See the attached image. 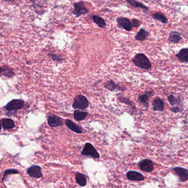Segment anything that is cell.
<instances>
[{
    "instance_id": "1",
    "label": "cell",
    "mask_w": 188,
    "mask_h": 188,
    "mask_svg": "<svg viewBox=\"0 0 188 188\" xmlns=\"http://www.w3.org/2000/svg\"><path fill=\"white\" fill-rule=\"evenodd\" d=\"M133 61L135 66L143 70H148L152 67L151 62L148 58L143 53L136 54L133 58Z\"/></svg>"
},
{
    "instance_id": "2",
    "label": "cell",
    "mask_w": 188,
    "mask_h": 188,
    "mask_svg": "<svg viewBox=\"0 0 188 188\" xmlns=\"http://www.w3.org/2000/svg\"><path fill=\"white\" fill-rule=\"evenodd\" d=\"M89 106V102L87 97L85 95H77L74 98V103L72 104V107L74 109H78L81 110H84L88 108Z\"/></svg>"
},
{
    "instance_id": "3",
    "label": "cell",
    "mask_w": 188,
    "mask_h": 188,
    "mask_svg": "<svg viewBox=\"0 0 188 188\" xmlns=\"http://www.w3.org/2000/svg\"><path fill=\"white\" fill-rule=\"evenodd\" d=\"M24 106V101L21 99H13L9 102L4 108L8 112L17 111L22 108Z\"/></svg>"
},
{
    "instance_id": "4",
    "label": "cell",
    "mask_w": 188,
    "mask_h": 188,
    "mask_svg": "<svg viewBox=\"0 0 188 188\" xmlns=\"http://www.w3.org/2000/svg\"><path fill=\"white\" fill-rule=\"evenodd\" d=\"M74 10L72 13L77 18L83 14H86L89 12V10L85 6V3L82 1L74 3Z\"/></svg>"
},
{
    "instance_id": "5",
    "label": "cell",
    "mask_w": 188,
    "mask_h": 188,
    "mask_svg": "<svg viewBox=\"0 0 188 188\" xmlns=\"http://www.w3.org/2000/svg\"><path fill=\"white\" fill-rule=\"evenodd\" d=\"M82 154L86 156H90L95 158H99V154L94 147L90 143H86L82 151Z\"/></svg>"
},
{
    "instance_id": "6",
    "label": "cell",
    "mask_w": 188,
    "mask_h": 188,
    "mask_svg": "<svg viewBox=\"0 0 188 188\" xmlns=\"http://www.w3.org/2000/svg\"><path fill=\"white\" fill-rule=\"evenodd\" d=\"M118 27L119 28L125 29L127 31H131L133 29V25L130 19L126 17H120L117 19Z\"/></svg>"
},
{
    "instance_id": "7",
    "label": "cell",
    "mask_w": 188,
    "mask_h": 188,
    "mask_svg": "<svg viewBox=\"0 0 188 188\" xmlns=\"http://www.w3.org/2000/svg\"><path fill=\"white\" fill-rule=\"evenodd\" d=\"M154 94V92L153 90H146L143 94L139 95V97H138V101L143 106L147 108L149 105V102H148L149 98Z\"/></svg>"
},
{
    "instance_id": "8",
    "label": "cell",
    "mask_w": 188,
    "mask_h": 188,
    "mask_svg": "<svg viewBox=\"0 0 188 188\" xmlns=\"http://www.w3.org/2000/svg\"><path fill=\"white\" fill-rule=\"evenodd\" d=\"M138 166L141 170L146 172H151L154 169V163L150 159H145L141 161Z\"/></svg>"
},
{
    "instance_id": "9",
    "label": "cell",
    "mask_w": 188,
    "mask_h": 188,
    "mask_svg": "<svg viewBox=\"0 0 188 188\" xmlns=\"http://www.w3.org/2000/svg\"><path fill=\"white\" fill-rule=\"evenodd\" d=\"M27 173L29 176L34 178H39L42 177V168L37 165L32 166V167L28 168L27 170Z\"/></svg>"
},
{
    "instance_id": "10",
    "label": "cell",
    "mask_w": 188,
    "mask_h": 188,
    "mask_svg": "<svg viewBox=\"0 0 188 188\" xmlns=\"http://www.w3.org/2000/svg\"><path fill=\"white\" fill-rule=\"evenodd\" d=\"M173 170L179 178L180 182H186L188 179V171L185 168L181 167H175Z\"/></svg>"
},
{
    "instance_id": "11",
    "label": "cell",
    "mask_w": 188,
    "mask_h": 188,
    "mask_svg": "<svg viewBox=\"0 0 188 188\" xmlns=\"http://www.w3.org/2000/svg\"><path fill=\"white\" fill-rule=\"evenodd\" d=\"M48 123L50 127H58L63 125V122L61 118L52 115L48 118Z\"/></svg>"
},
{
    "instance_id": "12",
    "label": "cell",
    "mask_w": 188,
    "mask_h": 188,
    "mask_svg": "<svg viewBox=\"0 0 188 188\" xmlns=\"http://www.w3.org/2000/svg\"><path fill=\"white\" fill-rule=\"evenodd\" d=\"M168 101L172 107L179 108L183 109V102L182 100V98L180 97H176L174 95L170 94L168 97Z\"/></svg>"
},
{
    "instance_id": "13",
    "label": "cell",
    "mask_w": 188,
    "mask_h": 188,
    "mask_svg": "<svg viewBox=\"0 0 188 188\" xmlns=\"http://www.w3.org/2000/svg\"><path fill=\"white\" fill-rule=\"evenodd\" d=\"M152 106H153L152 110L154 111H163L164 109V103L163 101L161 98L157 97L154 99V101L152 102Z\"/></svg>"
},
{
    "instance_id": "14",
    "label": "cell",
    "mask_w": 188,
    "mask_h": 188,
    "mask_svg": "<svg viewBox=\"0 0 188 188\" xmlns=\"http://www.w3.org/2000/svg\"><path fill=\"white\" fill-rule=\"evenodd\" d=\"M104 87L106 88L107 90H110L111 92H113L114 90H125L124 88L122 86H120V85H118L115 82H114L113 80H109L107 81L106 83L104 84Z\"/></svg>"
},
{
    "instance_id": "15",
    "label": "cell",
    "mask_w": 188,
    "mask_h": 188,
    "mask_svg": "<svg viewBox=\"0 0 188 188\" xmlns=\"http://www.w3.org/2000/svg\"><path fill=\"white\" fill-rule=\"evenodd\" d=\"M127 179L133 181H142L145 179V177L140 173L136 171H129L127 173Z\"/></svg>"
},
{
    "instance_id": "16",
    "label": "cell",
    "mask_w": 188,
    "mask_h": 188,
    "mask_svg": "<svg viewBox=\"0 0 188 188\" xmlns=\"http://www.w3.org/2000/svg\"><path fill=\"white\" fill-rule=\"evenodd\" d=\"M126 2L131 6H132L133 8H140L142 9L145 14L148 13V11H149V8L148 7L146 6V5H145L143 3L141 2L136 1L135 0H126Z\"/></svg>"
},
{
    "instance_id": "17",
    "label": "cell",
    "mask_w": 188,
    "mask_h": 188,
    "mask_svg": "<svg viewBox=\"0 0 188 188\" xmlns=\"http://www.w3.org/2000/svg\"><path fill=\"white\" fill-rule=\"evenodd\" d=\"M65 124L70 130H72L74 133H77V134H82L83 132L82 128L78 125L75 124L71 120L67 119L65 122Z\"/></svg>"
},
{
    "instance_id": "18",
    "label": "cell",
    "mask_w": 188,
    "mask_h": 188,
    "mask_svg": "<svg viewBox=\"0 0 188 188\" xmlns=\"http://www.w3.org/2000/svg\"><path fill=\"white\" fill-rule=\"evenodd\" d=\"M182 62L188 63V48H183L181 49L179 52L175 55Z\"/></svg>"
},
{
    "instance_id": "19",
    "label": "cell",
    "mask_w": 188,
    "mask_h": 188,
    "mask_svg": "<svg viewBox=\"0 0 188 188\" xmlns=\"http://www.w3.org/2000/svg\"><path fill=\"white\" fill-rule=\"evenodd\" d=\"M14 72L12 69L10 67L4 65L1 67V76H5V77H8V78H12L14 76Z\"/></svg>"
},
{
    "instance_id": "20",
    "label": "cell",
    "mask_w": 188,
    "mask_h": 188,
    "mask_svg": "<svg viewBox=\"0 0 188 188\" xmlns=\"http://www.w3.org/2000/svg\"><path fill=\"white\" fill-rule=\"evenodd\" d=\"M1 126L3 129H11L15 126V123L13 120L9 118H3L1 119Z\"/></svg>"
},
{
    "instance_id": "21",
    "label": "cell",
    "mask_w": 188,
    "mask_h": 188,
    "mask_svg": "<svg viewBox=\"0 0 188 188\" xmlns=\"http://www.w3.org/2000/svg\"><path fill=\"white\" fill-rule=\"evenodd\" d=\"M148 35H149V32L147 30L143 28H141L135 35V39L140 42H143L146 40Z\"/></svg>"
},
{
    "instance_id": "22",
    "label": "cell",
    "mask_w": 188,
    "mask_h": 188,
    "mask_svg": "<svg viewBox=\"0 0 188 188\" xmlns=\"http://www.w3.org/2000/svg\"><path fill=\"white\" fill-rule=\"evenodd\" d=\"M182 39V37L176 31H172L170 33L168 40L169 42L173 44H178Z\"/></svg>"
},
{
    "instance_id": "23",
    "label": "cell",
    "mask_w": 188,
    "mask_h": 188,
    "mask_svg": "<svg viewBox=\"0 0 188 188\" xmlns=\"http://www.w3.org/2000/svg\"><path fill=\"white\" fill-rule=\"evenodd\" d=\"M152 17L155 20L161 22L163 24H167L168 22V20L167 17L164 15V14H162L161 12H155L154 14H152Z\"/></svg>"
},
{
    "instance_id": "24",
    "label": "cell",
    "mask_w": 188,
    "mask_h": 188,
    "mask_svg": "<svg viewBox=\"0 0 188 188\" xmlns=\"http://www.w3.org/2000/svg\"><path fill=\"white\" fill-rule=\"evenodd\" d=\"M88 113L86 111H82L76 110L74 113V118L76 121H82L86 119Z\"/></svg>"
},
{
    "instance_id": "25",
    "label": "cell",
    "mask_w": 188,
    "mask_h": 188,
    "mask_svg": "<svg viewBox=\"0 0 188 188\" xmlns=\"http://www.w3.org/2000/svg\"><path fill=\"white\" fill-rule=\"evenodd\" d=\"M92 19L95 24H97L98 26L102 28H104L106 27V23L103 18L97 15H93L92 16Z\"/></svg>"
},
{
    "instance_id": "26",
    "label": "cell",
    "mask_w": 188,
    "mask_h": 188,
    "mask_svg": "<svg viewBox=\"0 0 188 188\" xmlns=\"http://www.w3.org/2000/svg\"><path fill=\"white\" fill-rule=\"evenodd\" d=\"M76 180L77 183L81 186H85L87 184V179L85 177L84 175L82 173H77L76 176Z\"/></svg>"
},
{
    "instance_id": "27",
    "label": "cell",
    "mask_w": 188,
    "mask_h": 188,
    "mask_svg": "<svg viewBox=\"0 0 188 188\" xmlns=\"http://www.w3.org/2000/svg\"><path fill=\"white\" fill-rule=\"evenodd\" d=\"M118 99L120 101V102L125 104H127V105H129V106H130L133 108V109H134V110L135 109L136 110V107H135L134 104L133 103V102L130 101L129 99L124 97L121 96V95H119V96H118Z\"/></svg>"
},
{
    "instance_id": "28",
    "label": "cell",
    "mask_w": 188,
    "mask_h": 188,
    "mask_svg": "<svg viewBox=\"0 0 188 188\" xmlns=\"http://www.w3.org/2000/svg\"><path fill=\"white\" fill-rule=\"evenodd\" d=\"M48 55L54 61H58V62H62L64 60V58L60 55H58L57 54L54 53L48 54Z\"/></svg>"
},
{
    "instance_id": "29",
    "label": "cell",
    "mask_w": 188,
    "mask_h": 188,
    "mask_svg": "<svg viewBox=\"0 0 188 188\" xmlns=\"http://www.w3.org/2000/svg\"><path fill=\"white\" fill-rule=\"evenodd\" d=\"M18 173V172L17 170H13V169H10V170H6L5 172H4L3 174V177L2 178V180H4L5 179V178L7 175H8L9 174H17Z\"/></svg>"
},
{
    "instance_id": "30",
    "label": "cell",
    "mask_w": 188,
    "mask_h": 188,
    "mask_svg": "<svg viewBox=\"0 0 188 188\" xmlns=\"http://www.w3.org/2000/svg\"><path fill=\"white\" fill-rule=\"evenodd\" d=\"M131 22L133 23V27H135L136 28L140 27V26L141 25V22L138 19L133 18L131 20Z\"/></svg>"
}]
</instances>
